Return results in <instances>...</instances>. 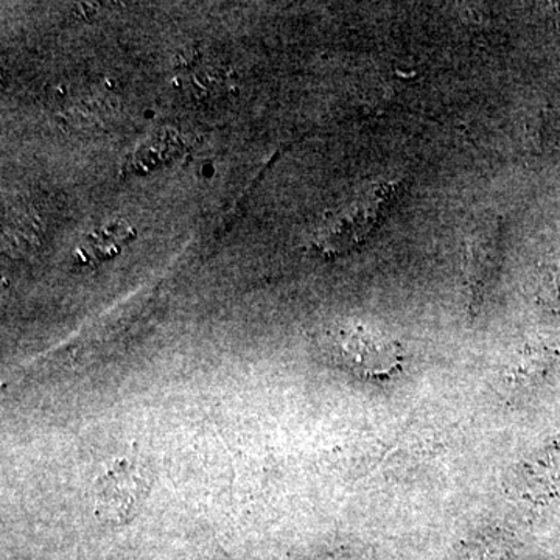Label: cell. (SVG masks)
<instances>
[{
	"instance_id": "6da1fadb",
	"label": "cell",
	"mask_w": 560,
	"mask_h": 560,
	"mask_svg": "<svg viewBox=\"0 0 560 560\" xmlns=\"http://www.w3.org/2000/svg\"><path fill=\"white\" fill-rule=\"evenodd\" d=\"M335 357L353 374L363 378H385L404 363L399 342L385 331L346 324L331 335Z\"/></svg>"
},
{
	"instance_id": "7a4b0ae2",
	"label": "cell",
	"mask_w": 560,
	"mask_h": 560,
	"mask_svg": "<svg viewBox=\"0 0 560 560\" xmlns=\"http://www.w3.org/2000/svg\"><path fill=\"white\" fill-rule=\"evenodd\" d=\"M500 228L482 224L471 232L466 242V270L475 282H485L495 270L500 259Z\"/></svg>"
},
{
	"instance_id": "3957f363",
	"label": "cell",
	"mask_w": 560,
	"mask_h": 560,
	"mask_svg": "<svg viewBox=\"0 0 560 560\" xmlns=\"http://www.w3.org/2000/svg\"><path fill=\"white\" fill-rule=\"evenodd\" d=\"M179 80L195 95L217 94L226 84V70L219 61L198 51L183 55L179 60Z\"/></svg>"
}]
</instances>
